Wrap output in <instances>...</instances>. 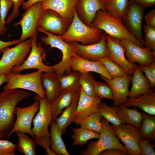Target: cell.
I'll return each mask as SVG.
<instances>
[{
    "label": "cell",
    "mask_w": 155,
    "mask_h": 155,
    "mask_svg": "<svg viewBox=\"0 0 155 155\" xmlns=\"http://www.w3.org/2000/svg\"><path fill=\"white\" fill-rule=\"evenodd\" d=\"M22 89H3L0 93V139L7 138L15 123V108L22 99L30 96Z\"/></svg>",
    "instance_id": "obj_1"
},
{
    "label": "cell",
    "mask_w": 155,
    "mask_h": 155,
    "mask_svg": "<svg viewBox=\"0 0 155 155\" xmlns=\"http://www.w3.org/2000/svg\"><path fill=\"white\" fill-rule=\"evenodd\" d=\"M90 27L102 30L112 37L127 39L144 47L129 32L122 20L106 11L100 10L96 12Z\"/></svg>",
    "instance_id": "obj_2"
},
{
    "label": "cell",
    "mask_w": 155,
    "mask_h": 155,
    "mask_svg": "<svg viewBox=\"0 0 155 155\" xmlns=\"http://www.w3.org/2000/svg\"><path fill=\"white\" fill-rule=\"evenodd\" d=\"M104 31L88 26L78 18L76 12L67 31L61 38L67 43L81 42V44L87 45L97 43L101 40Z\"/></svg>",
    "instance_id": "obj_3"
},
{
    "label": "cell",
    "mask_w": 155,
    "mask_h": 155,
    "mask_svg": "<svg viewBox=\"0 0 155 155\" xmlns=\"http://www.w3.org/2000/svg\"><path fill=\"white\" fill-rule=\"evenodd\" d=\"M38 32L45 34L47 36L40 37L41 42L47 46H50V49L56 48L62 52V59L59 62L52 67L58 77L60 76L65 72V74L69 73L71 71L70 67V59L71 57L76 54V49L71 44L64 41L60 36L57 35L44 31L40 29H37Z\"/></svg>",
    "instance_id": "obj_4"
},
{
    "label": "cell",
    "mask_w": 155,
    "mask_h": 155,
    "mask_svg": "<svg viewBox=\"0 0 155 155\" xmlns=\"http://www.w3.org/2000/svg\"><path fill=\"white\" fill-rule=\"evenodd\" d=\"M101 122V131L98 140L90 142L87 148L80 151V154L82 155H99L104 150L113 148H119L128 154L126 149L120 142L109 122L104 117Z\"/></svg>",
    "instance_id": "obj_5"
},
{
    "label": "cell",
    "mask_w": 155,
    "mask_h": 155,
    "mask_svg": "<svg viewBox=\"0 0 155 155\" xmlns=\"http://www.w3.org/2000/svg\"><path fill=\"white\" fill-rule=\"evenodd\" d=\"M39 70L30 73L24 74L16 73L10 71L7 74L5 89H24L33 92L42 98L46 97L45 90L41 83V76L43 72Z\"/></svg>",
    "instance_id": "obj_6"
},
{
    "label": "cell",
    "mask_w": 155,
    "mask_h": 155,
    "mask_svg": "<svg viewBox=\"0 0 155 155\" xmlns=\"http://www.w3.org/2000/svg\"><path fill=\"white\" fill-rule=\"evenodd\" d=\"M31 38L24 40L16 46H7L1 51L3 55L0 60V75L7 74L15 66L22 65L25 61L31 49Z\"/></svg>",
    "instance_id": "obj_7"
},
{
    "label": "cell",
    "mask_w": 155,
    "mask_h": 155,
    "mask_svg": "<svg viewBox=\"0 0 155 155\" xmlns=\"http://www.w3.org/2000/svg\"><path fill=\"white\" fill-rule=\"evenodd\" d=\"M38 34L31 40V49L29 55L24 63L19 66H15L11 69L12 72L20 73L24 70L35 69L42 70L44 73H52L55 72L52 66H49L44 64L43 60L46 62V52L40 43H36Z\"/></svg>",
    "instance_id": "obj_8"
},
{
    "label": "cell",
    "mask_w": 155,
    "mask_h": 155,
    "mask_svg": "<svg viewBox=\"0 0 155 155\" xmlns=\"http://www.w3.org/2000/svg\"><path fill=\"white\" fill-rule=\"evenodd\" d=\"M71 22L53 10L42 9L38 20L37 29H40L61 36L67 31Z\"/></svg>",
    "instance_id": "obj_9"
},
{
    "label": "cell",
    "mask_w": 155,
    "mask_h": 155,
    "mask_svg": "<svg viewBox=\"0 0 155 155\" xmlns=\"http://www.w3.org/2000/svg\"><path fill=\"white\" fill-rule=\"evenodd\" d=\"M34 100H38L40 105L39 111L33 119V127L31 131L35 136L34 139L38 140L46 136H50L48 127L53 119L51 104L46 97L42 98L37 95Z\"/></svg>",
    "instance_id": "obj_10"
},
{
    "label": "cell",
    "mask_w": 155,
    "mask_h": 155,
    "mask_svg": "<svg viewBox=\"0 0 155 155\" xmlns=\"http://www.w3.org/2000/svg\"><path fill=\"white\" fill-rule=\"evenodd\" d=\"M111 126L117 138L124 144L128 154L140 155L139 144L141 139L139 129L125 123L118 125L112 124Z\"/></svg>",
    "instance_id": "obj_11"
},
{
    "label": "cell",
    "mask_w": 155,
    "mask_h": 155,
    "mask_svg": "<svg viewBox=\"0 0 155 155\" xmlns=\"http://www.w3.org/2000/svg\"><path fill=\"white\" fill-rule=\"evenodd\" d=\"M41 1L36 2L27 9L18 22L14 23V27L21 26L22 33L19 39L22 42L26 38H32L38 34L37 24L42 9L40 8Z\"/></svg>",
    "instance_id": "obj_12"
},
{
    "label": "cell",
    "mask_w": 155,
    "mask_h": 155,
    "mask_svg": "<svg viewBox=\"0 0 155 155\" xmlns=\"http://www.w3.org/2000/svg\"><path fill=\"white\" fill-rule=\"evenodd\" d=\"M144 10L135 2L130 1L127 10L122 19L129 32L143 46L144 40L142 38V31Z\"/></svg>",
    "instance_id": "obj_13"
},
{
    "label": "cell",
    "mask_w": 155,
    "mask_h": 155,
    "mask_svg": "<svg viewBox=\"0 0 155 155\" xmlns=\"http://www.w3.org/2000/svg\"><path fill=\"white\" fill-rule=\"evenodd\" d=\"M40 105L39 102L35 100L34 103L24 108L16 107L15 113L16 119L7 138H9L14 132L20 131L29 133L34 139H35V136L31 132V125L34 115L39 109Z\"/></svg>",
    "instance_id": "obj_14"
},
{
    "label": "cell",
    "mask_w": 155,
    "mask_h": 155,
    "mask_svg": "<svg viewBox=\"0 0 155 155\" xmlns=\"http://www.w3.org/2000/svg\"><path fill=\"white\" fill-rule=\"evenodd\" d=\"M106 46L109 51L108 57L121 66L128 75H132L137 65L129 62L125 57V49L120 39L105 35Z\"/></svg>",
    "instance_id": "obj_15"
},
{
    "label": "cell",
    "mask_w": 155,
    "mask_h": 155,
    "mask_svg": "<svg viewBox=\"0 0 155 155\" xmlns=\"http://www.w3.org/2000/svg\"><path fill=\"white\" fill-rule=\"evenodd\" d=\"M120 40L125 50V56L130 63H137L141 67L155 62V52L141 47L127 39Z\"/></svg>",
    "instance_id": "obj_16"
},
{
    "label": "cell",
    "mask_w": 155,
    "mask_h": 155,
    "mask_svg": "<svg viewBox=\"0 0 155 155\" xmlns=\"http://www.w3.org/2000/svg\"><path fill=\"white\" fill-rule=\"evenodd\" d=\"M105 33L104 32L101 40L98 42L88 45H84L77 42L68 43L75 48L76 55L84 59L93 61L108 56L109 51L106 46Z\"/></svg>",
    "instance_id": "obj_17"
},
{
    "label": "cell",
    "mask_w": 155,
    "mask_h": 155,
    "mask_svg": "<svg viewBox=\"0 0 155 155\" xmlns=\"http://www.w3.org/2000/svg\"><path fill=\"white\" fill-rule=\"evenodd\" d=\"M100 77L109 85L112 90L114 97L113 106L117 107L121 104H124L129 95V87L132 76L127 75L111 79L101 75Z\"/></svg>",
    "instance_id": "obj_18"
},
{
    "label": "cell",
    "mask_w": 155,
    "mask_h": 155,
    "mask_svg": "<svg viewBox=\"0 0 155 155\" xmlns=\"http://www.w3.org/2000/svg\"><path fill=\"white\" fill-rule=\"evenodd\" d=\"M101 99L87 95L81 88L80 95L73 122L78 125L92 113L98 111Z\"/></svg>",
    "instance_id": "obj_19"
},
{
    "label": "cell",
    "mask_w": 155,
    "mask_h": 155,
    "mask_svg": "<svg viewBox=\"0 0 155 155\" xmlns=\"http://www.w3.org/2000/svg\"><path fill=\"white\" fill-rule=\"evenodd\" d=\"M100 10L106 11L104 0H78L75 9L80 20L90 27L96 12Z\"/></svg>",
    "instance_id": "obj_20"
},
{
    "label": "cell",
    "mask_w": 155,
    "mask_h": 155,
    "mask_svg": "<svg viewBox=\"0 0 155 155\" xmlns=\"http://www.w3.org/2000/svg\"><path fill=\"white\" fill-rule=\"evenodd\" d=\"M70 61L71 71H77L81 73L93 72L109 79L112 78L104 65L99 61L86 59L76 54L71 57Z\"/></svg>",
    "instance_id": "obj_21"
},
{
    "label": "cell",
    "mask_w": 155,
    "mask_h": 155,
    "mask_svg": "<svg viewBox=\"0 0 155 155\" xmlns=\"http://www.w3.org/2000/svg\"><path fill=\"white\" fill-rule=\"evenodd\" d=\"M80 91L73 89L61 90L57 98L51 103L53 120H56L63 109L78 101Z\"/></svg>",
    "instance_id": "obj_22"
},
{
    "label": "cell",
    "mask_w": 155,
    "mask_h": 155,
    "mask_svg": "<svg viewBox=\"0 0 155 155\" xmlns=\"http://www.w3.org/2000/svg\"><path fill=\"white\" fill-rule=\"evenodd\" d=\"M78 0H43L40 8L42 10L51 9L72 22Z\"/></svg>",
    "instance_id": "obj_23"
},
{
    "label": "cell",
    "mask_w": 155,
    "mask_h": 155,
    "mask_svg": "<svg viewBox=\"0 0 155 155\" xmlns=\"http://www.w3.org/2000/svg\"><path fill=\"white\" fill-rule=\"evenodd\" d=\"M127 107L136 106L151 115H155V92L151 89L148 92L132 99L128 98L124 104Z\"/></svg>",
    "instance_id": "obj_24"
},
{
    "label": "cell",
    "mask_w": 155,
    "mask_h": 155,
    "mask_svg": "<svg viewBox=\"0 0 155 155\" xmlns=\"http://www.w3.org/2000/svg\"><path fill=\"white\" fill-rule=\"evenodd\" d=\"M41 81L46 97L51 104L57 98L61 90L58 77L55 72L42 73Z\"/></svg>",
    "instance_id": "obj_25"
},
{
    "label": "cell",
    "mask_w": 155,
    "mask_h": 155,
    "mask_svg": "<svg viewBox=\"0 0 155 155\" xmlns=\"http://www.w3.org/2000/svg\"><path fill=\"white\" fill-rule=\"evenodd\" d=\"M131 81L132 86L129 91V98H136L151 89L148 79L142 73L139 65L133 73Z\"/></svg>",
    "instance_id": "obj_26"
},
{
    "label": "cell",
    "mask_w": 155,
    "mask_h": 155,
    "mask_svg": "<svg viewBox=\"0 0 155 155\" xmlns=\"http://www.w3.org/2000/svg\"><path fill=\"white\" fill-rule=\"evenodd\" d=\"M117 108V113L120 119L125 123L135 126L139 129L142 123L143 115L136 107L132 109L128 108L123 104Z\"/></svg>",
    "instance_id": "obj_27"
},
{
    "label": "cell",
    "mask_w": 155,
    "mask_h": 155,
    "mask_svg": "<svg viewBox=\"0 0 155 155\" xmlns=\"http://www.w3.org/2000/svg\"><path fill=\"white\" fill-rule=\"evenodd\" d=\"M50 125L52 141L51 150L55 155H69L62 138V132L56 125L55 120H53Z\"/></svg>",
    "instance_id": "obj_28"
},
{
    "label": "cell",
    "mask_w": 155,
    "mask_h": 155,
    "mask_svg": "<svg viewBox=\"0 0 155 155\" xmlns=\"http://www.w3.org/2000/svg\"><path fill=\"white\" fill-rule=\"evenodd\" d=\"M142 113V121L139 129L141 139L152 141L155 139V116Z\"/></svg>",
    "instance_id": "obj_29"
},
{
    "label": "cell",
    "mask_w": 155,
    "mask_h": 155,
    "mask_svg": "<svg viewBox=\"0 0 155 155\" xmlns=\"http://www.w3.org/2000/svg\"><path fill=\"white\" fill-rule=\"evenodd\" d=\"M78 101L75 102L65 108L62 112L61 115L55 120L57 127L64 134L69 125L73 122L76 113Z\"/></svg>",
    "instance_id": "obj_30"
},
{
    "label": "cell",
    "mask_w": 155,
    "mask_h": 155,
    "mask_svg": "<svg viewBox=\"0 0 155 155\" xmlns=\"http://www.w3.org/2000/svg\"><path fill=\"white\" fill-rule=\"evenodd\" d=\"M18 139L16 146L18 151L25 155H35L36 144L34 140L30 138L26 133L20 131L15 132Z\"/></svg>",
    "instance_id": "obj_31"
},
{
    "label": "cell",
    "mask_w": 155,
    "mask_h": 155,
    "mask_svg": "<svg viewBox=\"0 0 155 155\" xmlns=\"http://www.w3.org/2000/svg\"><path fill=\"white\" fill-rule=\"evenodd\" d=\"M129 0H104L106 11L122 20L128 8Z\"/></svg>",
    "instance_id": "obj_32"
},
{
    "label": "cell",
    "mask_w": 155,
    "mask_h": 155,
    "mask_svg": "<svg viewBox=\"0 0 155 155\" xmlns=\"http://www.w3.org/2000/svg\"><path fill=\"white\" fill-rule=\"evenodd\" d=\"M72 129L73 134L71 137L74 140L73 145L82 146L86 144L89 140L98 139L100 136V134L95 131L81 127Z\"/></svg>",
    "instance_id": "obj_33"
},
{
    "label": "cell",
    "mask_w": 155,
    "mask_h": 155,
    "mask_svg": "<svg viewBox=\"0 0 155 155\" xmlns=\"http://www.w3.org/2000/svg\"><path fill=\"white\" fill-rule=\"evenodd\" d=\"M80 73L77 71H72L68 74H64L58 77L61 90L73 89L80 91L79 82Z\"/></svg>",
    "instance_id": "obj_34"
},
{
    "label": "cell",
    "mask_w": 155,
    "mask_h": 155,
    "mask_svg": "<svg viewBox=\"0 0 155 155\" xmlns=\"http://www.w3.org/2000/svg\"><path fill=\"white\" fill-rule=\"evenodd\" d=\"M103 117L98 111L94 113L82 121L80 127L89 129L100 134L102 129V120Z\"/></svg>",
    "instance_id": "obj_35"
},
{
    "label": "cell",
    "mask_w": 155,
    "mask_h": 155,
    "mask_svg": "<svg viewBox=\"0 0 155 155\" xmlns=\"http://www.w3.org/2000/svg\"><path fill=\"white\" fill-rule=\"evenodd\" d=\"M117 107L110 106L100 102L98 108V111L108 122L115 125L124 123L119 117L117 113Z\"/></svg>",
    "instance_id": "obj_36"
},
{
    "label": "cell",
    "mask_w": 155,
    "mask_h": 155,
    "mask_svg": "<svg viewBox=\"0 0 155 155\" xmlns=\"http://www.w3.org/2000/svg\"><path fill=\"white\" fill-rule=\"evenodd\" d=\"M98 61L104 65L112 78L125 76L128 75L121 66L112 61L108 56L104 57Z\"/></svg>",
    "instance_id": "obj_37"
},
{
    "label": "cell",
    "mask_w": 155,
    "mask_h": 155,
    "mask_svg": "<svg viewBox=\"0 0 155 155\" xmlns=\"http://www.w3.org/2000/svg\"><path fill=\"white\" fill-rule=\"evenodd\" d=\"M94 80L93 75L90 72L80 73V84L84 92L88 95L96 96L94 84Z\"/></svg>",
    "instance_id": "obj_38"
},
{
    "label": "cell",
    "mask_w": 155,
    "mask_h": 155,
    "mask_svg": "<svg viewBox=\"0 0 155 155\" xmlns=\"http://www.w3.org/2000/svg\"><path fill=\"white\" fill-rule=\"evenodd\" d=\"M94 84L96 95L102 98H107L113 100L114 97L112 90L107 83L97 81L94 80Z\"/></svg>",
    "instance_id": "obj_39"
},
{
    "label": "cell",
    "mask_w": 155,
    "mask_h": 155,
    "mask_svg": "<svg viewBox=\"0 0 155 155\" xmlns=\"http://www.w3.org/2000/svg\"><path fill=\"white\" fill-rule=\"evenodd\" d=\"M143 29L145 37L143 45L145 47L155 52V27L146 25Z\"/></svg>",
    "instance_id": "obj_40"
},
{
    "label": "cell",
    "mask_w": 155,
    "mask_h": 155,
    "mask_svg": "<svg viewBox=\"0 0 155 155\" xmlns=\"http://www.w3.org/2000/svg\"><path fill=\"white\" fill-rule=\"evenodd\" d=\"M13 5L11 0H0V25L1 27L5 24V20L8 13Z\"/></svg>",
    "instance_id": "obj_41"
},
{
    "label": "cell",
    "mask_w": 155,
    "mask_h": 155,
    "mask_svg": "<svg viewBox=\"0 0 155 155\" xmlns=\"http://www.w3.org/2000/svg\"><path fill=\"white\" fill-rule=\"evenodd\" d=\"M141 70L144 72L148 79L151 88L155 87V62L149 65L140 66Z\"/></svg>",
    "instance_id": "obj_42"
},
{
    "label": "cell",
    "mask_w": 155,
    "mask_h": 155,
    "mask_svg": "<svg viewBox=\"0 0 155 155\" xmlns=\"http://www.w3.org/2000/svg\"><path fill=\"white\" fill-rule=\"evenodd\" d=\"M16 144L7 140L0 139V155H15Z\"/></svg>",
    "instance_id": "obj_43"
},
{
    "label": "cell",
    "mask_w": 155,
    "mask_h": 155,
    "mask_svg": "<svg viewBox=\"0 0 155 155\" xmlns=\"http://www.w3.org/2000/svg\"><path fill=\"white\" fill-rule=\"evenodd\" d=\"M141 155H155L154 145L148 140L141 139L139 144Z\"/></svg>",
    "instance_id": "obj_44"
},
{
    "label": "cell",
    "mask_w": 155,
    "mask_h": 155,
    "mask_svg": "<svg viewBox=\"0 0 155 155\" xmlns=\"http://www.w3.org/2000/svg\"><path fill=\"white\" fill-rule=\"evenodd\" d=\"M13 3V11L5 21V24H8L15 18L20 15V6L23 5L26 1L25 0H11Z\"/></svg>",
    "instance_id": "obj_45"
},
{
    "label": "cell",
    "mask_w": 155,
    "mask_h": 155,
    "mask_svg": "<svg viewBox=\"0 0 155 155\" xmlns=\"http://www.w3.org/2000/svg\"><path fill=\"white\" fill-rule=\"evenodd\" d=\"M36 144L44 148L46 150V152L47 155H55L50 148L52 141L50 136H46L38 140L34 139Z\"/></svg>",
    "instance_id": "obj_46"
},
{
    "label": "cell",
    "mask_w": 155,
    "mask_h": 155,
    "mask_svg": "<svg viewBox=\"0 0 155 155\" xmlns=\"http://www.w3.org/2000/svg\"><path fill=\"white\" fill-rule=\"evenodd\" d=\"M127 154L122 150L118 148H111L104 150L99 155H124Z\"/></svg>",
    "instance_id": "obj_47"
},
{
    "label": "cell",
    "mask_w": 155,
    "mask_h": 155,
    "mask_svg": "<svg viewBox=\"0 0 155 155\" xmlns=\"http://www.w3.org/2000/svg\"><path fill=\"white\" fill-rule=\"evenodd\" d=\"M146 25L155 27V9L152 10L144 17Z\"/></svg>",
    "instance_id": "obj_48"
},
{
    "label": "cell",
    "mask_w": 155,
    "mask_h": 155,
    "mask_svg": "<svg viewBox=\"0 0 155 155\" xmlns=\"http://www.w3.org/2000/svg\"><path fill=\"white\" fill-rule=\"evenodd\" d=\"M134 1L144 9L148 7L155 5V0H129Z\"/></svg>",
    "instance_id": "obj_49"
},
{
    "label": "cell",
    "mask_w": 155,
    "mask_h": 155,
    "mask_svg": "<svg viewBox=\"0 0 155 155\" xmlns=\"http://www.w3.org/2000/svg\"><path fill=\"white\" fill-rule=\"evenodd\" d=\"M21 42L19 39L14 40L11 41H4L0 40V53L5 48L9 46L14 44H18Z\"/></svg>",
    "instance_id": "obj_50"
},
{
    "label": "cell",
    "mask_w": 155,
    "mask_h": 155,
    "mask_svg": "<svg viewBox=\"0 0 155 155\" xmlns=\"http://www.w3.org/2000/svg\"><path fill=\"white\" fill-rule=\"evenodd\" d=\"M43 0H28L22 5L23 9H26L38 1H42Z\"/></svg>",
    "instance_id": "obj_51"
},
{
    "label": "cell",
    "mask_w": 155,
    "mask_h": 155,
    "mask_svg": "<svg viewBox=\"0 0 155 155\" xmlns=\"http://www.w3.org/2000/svg\"><path fill=\"white\" fill-rule=\"evenodd\" d=\"M7 79L6 74H2L0 75V86L3 83L7 82Z\"/></svg>",
    "instance_id": "obj_52"
},
{
    "label": "cell",
    "mask_w": 155,
    "mask_h": 155,
    "mask_svg": "<svg viewBox=\"0 0 155 155\" xmlns=\"http://www.w3.org/2000/svg\"><path fill=\"white\" fill-rule=\"evenodd\" d=\"M7 30L6 24L3 27H1L0 25V35H3Z\"/></svg>",
    "instance_id": "obj_53"
}]
</instances>
